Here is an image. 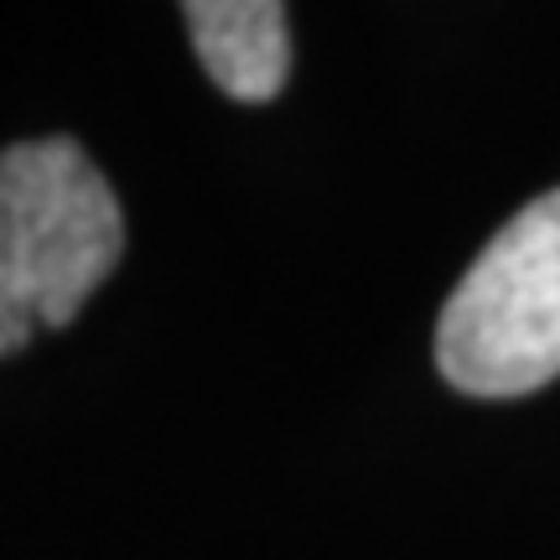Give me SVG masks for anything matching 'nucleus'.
Masks as SVG:
<instances>
[{
	"label": "nucleus",
	"instance_id": "obj_1",
	"mask_svg": "<svg viewBox=\"0 0 560 560\" xmlns=\"http://www.w3.org/2000/svg\"><path fill=\"white\" fill-rule=\"evenodd\" d=\"M436 363L478 400L560 380V187L524 202L457 280L436 322Z\"/></svg>",
	"mask_w": 560,
	"mask_h": 560
},
{
	"label": "nucleus",
	"instance_id": "obj_2",
	"mask_svg": "<svg viewBox=\"0 0 560 560\" xmlns=\"http://www.w3.org/2000/svg\"><path fill=\"white\" fill-rule=\"evenodd\" d=\"M125 255V208L73 136L0 151V291L68 327Z\"/></svg>",
	"mask_w": 560,
	"mask_h": 560
},
{
	"label": "nucleus",
	"instance_id": "obj_3",
	"mask_svg": "<svg viewBox=\"0 0 560 560\" xmlns=\"http://www.w3.org/2000/svg\"><path fill=\"white\" fill-rule=\"evenodd\" d=\"M202 73L229 100L265 104L291 79L285 0H182Z\"/></svg>",
	"mask_w": 560,
	"mask_h": 560
},
{
	"label": "nucleus",
	"instance_id": "obj_4",
	"mask_svg": "<svg viewBox=\"0 0 560 560\" xmlns=\"http://www.w3.org/2000/svg\"><path fill=\"white\" fill-rule=\"evenodd\" d=\"M37 327L42 322H37V312H32L26 301H16V296H5V291H0V359L21 353V348L32 342Z\"/></svg>",
	"mask_w": 560,
	"mask_h": 560
}]
</instances>
